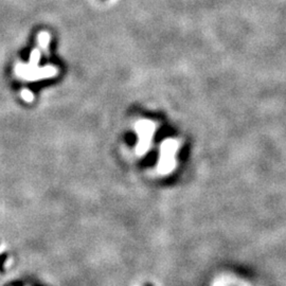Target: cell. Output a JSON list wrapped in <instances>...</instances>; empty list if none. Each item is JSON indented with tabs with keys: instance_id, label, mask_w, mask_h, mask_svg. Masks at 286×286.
<instances>
[{
	"instance_id": "obj_1",
	"label": "cell",
	"mask_w": 286,
	"mask_h": 286,
	"mask_svg": "<svg viewBox=\"0 0 286 286\" xmlns=\"http://www.w3.org/2000/svg\"><path fill=\"white\" fill-rule=\"evenodd\" d=\"M213 286H224V284H223V282H221V281H216Z\"/></svg>"
}]
</instances>
